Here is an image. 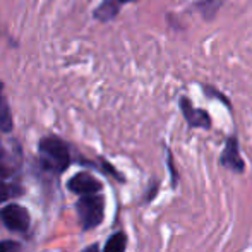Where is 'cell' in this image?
<instances>
[{
    "label": "cell",
    "instance_id": "11",
    "mask_svg": "<svg viewBox=\"0 0 252 252\" xmlns=\"http://www.w3.org/2000/svg\"><path fill=\"white\" fill-rule=\"evenodd\" d=\"M84 252H98V247H96V246H93V247H90V249L84 251Z\"/></svg>",
    "mask_w": 252,
    "mask_h": 252
},
{
    "label": "cell",
    "instance_id": "5",
    "mask_svg": "<svg viewBox=\"0 0 252 252\" xmlns=\"http://www.w3.org/2000/svg\"><path fill=\"white\" fill-rule=\"evenodd\" d=\"M221 165L225 168L232 170L235 173H242L246 170V163H244L242 156H240L239 151V143H237V137H230L226 139L225 150L221 153V158H220Z\"/></svg>",
    "mask_w": 252,
    "mask_h": 252
},
{
    "label": "cell",
    "instance_id": "7",
    "mask_svg": "<svg viewBox=\"0 0 252 252\" xmlns=\"http://www.w3.org/2000/svg\"><path fill=\"white\" fill-rule=\"evenodd\" d=\"M126 247H127L126 233L119 232V233H113V235L110 237L103 252H126Z\"/></svg>",
    "mask_w": 252,
    "mask_h": 252
},
{
    "label": "cell",
    "instance_id": "3",
    "mask_svg": "<svg viewBox=\"0 0 252 252\" xmlns=\"http://www.w3.org/2000/svg\"><path fill=\"white\" fill-rule=\"evenodd\" d=\"M3 225L14 232H26L30 228V213L19 204H9L0 211Z\"/></svg>",
    "mask_w": 252,
    "mask_h": 252
},
{
    "label": "cell",
    "instance_id": "10",
    "mask_svg": "<svg viewBox=\"0 0 252 252\" xmlns=\"http://www.w3.org/2000/svg\"><path fill=\"white\" fill-rule=\"evenodd\" d=\"M16 249H17V246L12 242H2L0 244V252H14Z\"/></svg>",
    "mask_w": 252,
    "mask_h": 252
},
{
    "label": "cell",
    "instance_id": "4",
    "mask_svg": "<svg viewBox=\"0 0 252 252\" xmlns=\"http://www.w3.org/2000/svg\"><path fill=\"white\" fill-rule=\"evenodd\" d=\"M180 110H182L187 124L194 129H209L211 127V119H209L208 112L201 108H194V105L187 98H180Z\"/></svg>",
    "mask_w": 252,
    "mask_h": 252
},
{
    "label": "cell",
    "instance_id": "1",
    "mask_svg": "<svg viewBox=\"0 0 252 252\" xmlns=\"http://www.w3.org/2000/svg\"><path fill=\"white\" fill-rule=\"evenodd\" d=\"M40 153L45 165L55 172H63L69 166L70 156L67 151V146L60 139L47 137L40 143Z\"/></svg>",
    "mask_w": 252,
    "mask_h": 252
},
{
    "label": "cell",
    "instance_id": "9",
    "mask_svg": "<svg viewBox=\"0 0 252 252\" xmlns=\"http://www.w3.org/2000/svg\"><path fill=\"white\" fill-rule=\"evenodd\" d=\"M10 187L5 182H0V201H5L7 197H10Z\"/></svg>",
    "mask_w": 252,
    "mask_h": 252
},
{
    "label": "cell",
    "instance_id": "8",
    "mask_svg": "<svg viewBox=\"0 0 252 252\" xmlns=\"http://www.w3.org/2000/svg\"><path fill=\"white\" fill-rule=\"evenodd\" d=\"M0 129L3 132H9L12 129V117H10L9 106L2 96V86H0Z\"/></svg>",
    "mask_w": 252,
    "mask_h": 252
},
{
    "label": "cell",
    "instance_id": "12",
    "mask_svg": "<svg viewBox=\"0 0 252 252\" xmlns=\"http://www.w3.org/2000/svg\"><path fill=\"white\" fill-rule=\"evenodd\" d=\"M120 2H130V0H120Z\"/></svg>",
    "mask_w": 252,
    "mask_h": 252
},
{
    "label": "cell",
    "instance_id": "13",
    "mask_svg": "<svg viewBox=\"0 0 252 252\" xmlns=\"http://www.w3.org/2000/svg\"><path fill=\"white\" fill-rule=\"evenodd\" d=\"M0 158H2V148H0Z\"/></svg>",
    "mask_w": 252,
    "mask_h": 252
},
{
    "label": "cell",
    "instance_id": "6",
    "mask_svg": "<svg viewBox=\"0 0 252 252\" xmlns=\"http://www.w3.org/2000/svg\"><path fill=\"white\" fill-rule=\"evenodd\" d=\"M67 186L72 192L81 194V196H93L101 189V184L90 173H76Z\"/></svg>",
    "mask_w": 252,
    "mask_h": 252
},
{
    "label": "cell",
    "instance_id": "2",
    "mask_svg": "<svg viewBox=\"0 0 252 252\" xmlns=\"http://www.w3.org/2000/svg\"><path fill=\"white\" fill-rule=\"evenodd\" d=\"M77 215L84 230H91L103 221L105 201L101 196H83L77 201Z\"/></svg>",
    "mask_w": 252,
    "mask_h": 252
}]
</instances>
